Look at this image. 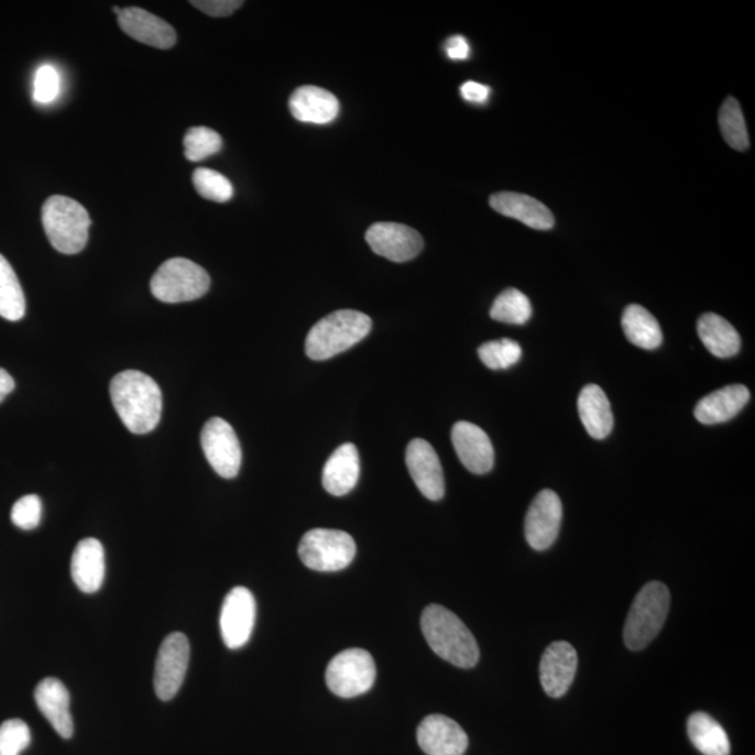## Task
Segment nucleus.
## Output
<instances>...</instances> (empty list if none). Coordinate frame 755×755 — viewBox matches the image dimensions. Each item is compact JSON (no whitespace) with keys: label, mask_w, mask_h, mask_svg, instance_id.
<instances>
[{"label":"nucleus","mask_w":755,"mask_h":755,"mask_svg":"<svg viewBox=\"0 0 755 755\" xmlns=\"http://www.w3.org/2000/svg\"><path fill=\"white\" fill-rule=\"evenodd\" d=\"M288 107L297 121L315 125L335 121L340 110L338 98L317 86L298 87L289 97Z\"/></svg>","instance_id":"412c9836"},{"label":"nucleus","mask_w":755,"mask_h":755,"mask_svg":"<svg viewBox=\"0 0 755 755\" xmlns=\"http://www.w3.org/2000/svg\"><path fill=\"white\" fill-rule=\"evenodd\" d=\"M562 504L552 490H543L530 504L525 518V537L532 548L545 551L560 534Z\"/></svg>","instance_id":"f8f14e48"},{"label":"nucleus","mask_w":755,"mask_h":755,"mask_svg":"<svg viewBox=\"0 0 755 755\" xmlns=\"http://www.w3.org/2000/svg\"><path fill=\"white\" fill-rule=\"evenodd\" d=\"M371 318L354 309H340L320 319L305 340L309 359L322 361L343 353L369 336Z\"/></svg>","instance_id":"7ed1b4c3"},{"label":"nucleus","mask_w":755,"mask_h":755,"mask_svg":"<svg viewBox=\"0 0 755 755\" xmlns=\"http://www.w3.org/2000/svg\"><path fill=\"white\" fill-rule=\"evenodd\" d=\"M445 51H447L448 58L452 61H467L470 56V45L462 35H455V37L449 39L445 44Z\"/></svg>","instance_id":"ea45409f"},{"label":"nucleus","mask_w":755,"mask_h":755,"mask_svg":"<svg viewBox=\"0 0 755 755\" xmlns=\"http://www.w3.org/2000/svg\"><path fill=\"white\" fill-rule=\"evenodd\" d=\"M355 552L353 537L333 529L309 530L298 546V556L304 566L320 572L344 570L353 562Z\"/></svg>","instance_id":"0eeeda50"},{"label":"nucleus","mask_w":755,"mask_h":755,"mask_svg":"<svg viewBox=\"0 0 755 755\" xmlns=\"http://www.w3.org/2000/svg\"><path fill=\"white\" fill-rule=\"evenodd\" d=\"M532 304L524 293L516 288H508L495 298L491 307V318L499 322L524 325L530 319Z\"/></svg>","instance_id":"c756f323"},{"label":"nucleus","mask_w":755,"mask_h":755,"mask_svg":"<svg viewBox=\"0 0 755 755\" xmlns=\"http://www.w3.org/2000/svg\"><path fill=\"white\" fill-rule=\"evenodd\" d=\"M110 395L117 415L133 434L152 433L163 412L157 382L141 371H123L112 378Z\"/></svg>","instance_id":"f257e3e1"},{"label":"nucleus","mask_w":755,"mask_h":755,"mask_svg":"<svg viewBox=\"0 0 755 755\" xmlns=\"http://www.w3.org/2000/svg\"><path fill=\"white\" fill-rule=\"evenodd\" d=\"M490 92V87L475 81L463 83L462 87H460V95H462L464 100L474 102V105H484L489 100Z\"/></svg>","instance_id":"58836bf2"},{"label":"nucleus","mask_w":755,"mask_h":755,"mask_svg":"<svg viewBox=\"0 0 755 755\" xmlns=\"http://www.w3.org/2000/svg\"><path fill=\"white\" fill-rule=\"evenodd\" d=\"M360 457L353 444L341 445L325 464L322 483L329 494H349L359 483Z\"/></svg>","instance_id":"b1692460"},{"label":"nucleus","mask_w":755,"mask_h":755,"mask_svg":"<svg viewBox=\"0 0 755 755\" xmlns=\"http://www.w3.org/2000/svg\"><path fill=\"white\" fill-rule=\"evenodd\" d=\"M490 206L500 215L524 222L534 230H551L555 227V216L541 201L532 196L500 193L491 196Z\"/></svg>","instance_id":"4be33fe9"},{"label":"nucleus","mask_w":755,"mask_h":755,"mask_svg":"<svg viewBox=\"0 0 755 755\" xmlns=\"http://www.w3.org/2000/svg\"><path fill=\"white\" fill-rule=\"evenodd\" d=\"M39 710L55 729L61 737L74 736V718L70 713V696L64 682L56 679H44L34 692Z\"/></svg>","instance_id":"6ab92c4d"},{"label":"nucleus","mask_w":755,"mask_h":755,"mask_svg":"<svg viewBox=\"0 0 755 755\" xmlns=\"http://www.w3.org/2000/svg\"><path fill=\"white\" fill-rule=\"evenodd\" d=\"M622 325L625 338L637 348L655 350L664 341L658 320L641 305H628L624 309Z\"/></svg>","instance_id":"cd10ccee"},{"label":"nucleus","mask_w":755,"mask_h":755,"mask_svg":"<svg viewBox=\"0 0 755 755\" xmlns=\"http://www.w3.org/2000/svg\"><path fill=\"white\" fill-rule=\"evenodd\" d=\"M209 288L208 272L185 258L164 262L150 282L153 296L167 304L195 302L204 297Z\"/></svg>","instance_id":"423d86ee"},{"label":"nucleus","mask_w":755,"mask_h":755,"mask_svg":"<svg viewBox=\"0 0 755 755\" xmlns=\"http://www.w3.org/2000/svg\"><path fill=\"white\" fill-rule=\"evenodd\" d=\"M669 609V589L660 582L646 583L635 598L625 622L624 643L627 648L643 650L658 637Z\"/></svg>","instance_id":"39448f33"},{"label":"nucleus","mask_w":755,"mask_h":755,"mask_svg":"<svg viewBox=\"0 0 755 755\" xmlns=\"http://www.w3.org/2000/svg\"><path fill=\"white\" fill-rule=\"evenodd\" d=\"M422 631L439 658L460 669H472L480 659L478 641L451 610L431 604L422 615Z\"/></svg>","instance_id":"f03ea898"},{"label":"nucleus","mask_w":755,"mask_h":755,"mask_svg":"<svg viewBox=\"0 0 755 755\" xmlns=\"http://www.w3.org/2000/svg\"><path fill=\"white\" fill-rule=\"evenodd\" d=\"M118 23L129 37L153 48L169 50L177 44V33L173 25L149 13L147 10L133 7L122 9L118 15Z\"/></svg>","instance_id":"a211bd4d"},{"label":"nucleus","mask_w":755,"mask_h":755,"mask_svg":"<svg viewBox=\"0 0 755 755\" xmlns=\"http://www.w3.org/2000/svg\"><path fill=\"white\" fill-rule=\"evenodd\" d=\"M25 314V297L18 274L7 258L0 255V317L20 320Z\"/></svg>","instance_id":"c85d7f7f"},{"label":"nucleus","mask_w":755,"mask_h":755,"mask_svg":"<svg viewBox=\"0 0 755 755\" xmlns=\"http://www.w3.org/2000/svg\"><path fill=\"white\" fill-rule=\"evenodd\" d=\"M201 448L215 472L225 479H234L240 472L242 451L234 428L222 418H210L200 434Z\"/></svg>","instance_id":"1a4fd4ad"},{"label":"nucleus","mask_w":755,"mask_h":755,"mask_svg":"<svg viewBox=\"0 0 755 755\" xmlns=\"http://www.w3.org/2000/svg\"><path fill=\"white\" fill-rule=\"evenodd\" d=\"M190 656L189 641L180 633L169 634L160 646L154 690L162 701L173 700L178 694L188 670Z\"/></svg>","instance_id":"9d476101"},{"label":"nucleus","mask_w":755,"mask_h":755,"mask_svg":"<svg viewBox=\"0 0 755 755\" xmlns=\"http://www.w3.org/2000/svg\"><path fill=\"white\" fill-rule=\"evenodd\" d=\"M43 504L40 496L31 494L15 501L12 508L13 524L23 530H33L40 525Z\"/></svg>","instance_id":"e433bc0d"},{"label":"nucleus","mask_w":755,"mask_h":755,"mask_svg":"<svg viewBox=\"0 0 755 755\" xmlns=\"http://www.w3.org/2000/svg\"><path fill=\"white\" fill-rule=\"evenodd\" d=\"M61 92V77L53 65L39 67L34 79V100L40 105H51Z\"/></svg>","instance_id":"c9c22d12"},{"label":"nucleus","mask_w":755,"mask_h":755,"mask_svg":"<svg viewBox=\"0 0 755 755\" xmlns=\"http://www.w3.org/2000/svg\"><path fill=\"white\" fill-rule=\"evenodd\" d=\"M184 147L185 157L189 162L198 163L219 153L222 147V139L214 129L190 128L185 134Z\"/></svg>","instance_id":"2f4dec72"},{"label":"nucleus","mask_w":755,"mask_h":755,"mask_svg":"<svg viewBox=\"0 0 755 755\" xmlns=\"http://www.w3.org/2000/svg\"><path fill=\"white\" fill-rule=\"evenodd\" d=\"M689 737L698 752L703 755H731L727 733L705 712H696L687 722Z\"/></svg>","instance_id":"bb28decb"},{"label":"nucleus","mask_w":755,"mask_h":755,"mask_svg":"<svg viewBox=\"0 0 755 755\" xmlns=\"http://www.w3.org/2000/svg\"><path fill=\"white\" fill-rule=\"evenodd\" d=\"M719 127L725 142L734 150L744 152L748 149V133L741 105L729 97L719 112Z\"/></svg>","instance_id":"7c9ffc66"},{"label":"nucleus","mask_w":755,"mask_h":755,"mask_svg":"<svg viewBox=\"0 0 755 755\" xmlns=\"http://www.w3.org/2000/svg\"><path fill=\"white\" fill-rule=\"evenodd\" d=\"M256 620V603L250 589H231L220 613L221 638L227 648L238 649L250 641Z\"/></svg>","instance_id":"9b49d317"},{"label":"nucleus","mask_w":755,"mask_h":755,"mask_svg":"<svg viewBox=\"0 0 755 755\" xmlns=\"http://www.w3.org/2000/svg\"><path fill=\"white\" fill-rule=\"evenodd\" d=\"M31 732L28 723L10 719L0 725V755H20L30 746Z\"/></svg>","instance_id":"f704fd0d"},{"label":"nucleus","mask_w":755,"mask_h":755,"mask_svg":"<svg viewBox=\"0 0 755 755\" xmlns=\"http://www.w3.org/2000/svg\"><path fill=\"white\" fill-rule=\"evenodd\" d=\"M578 667V654L571 644L558 641L547 646L540 660V681L546 694L560 698L572 686Z\"/></svg>","instance_id":"dca6fc26"},{"label":"nucleus","mask_w":755,"mask_h":755,"mask_svg":"<svg viewBox=\"0 0 755 755\" xmlns=\"http://www.w3.org/2000/svg\"><path fill=\"white\" fill-rule=\"evenodd\" d=\"M748 401L749 391L746 386L729 385L702 397L696 406L694 415L698 422L707 426L726 423L736 417Z\"/></svg>","instance_id":"5701e85b"},{"label":"nucleus","mask_w":755,"mask_h":755,"mask_svg":"<svg viewBox=\"0 0 755 755\" xmlns=\"http://www.w3.org/2000/svg\"><path fill=\"white\" fill-rule=\"evenodd\" d=\"M112 12L116 13L117 15L121 14L122 9L121 8H112Z\"/></svg>","instance_id":"79ce46f5"},{"label":"nucleus","mask_w":755,"mask_h":755,"mask_svg":"<svg viewBox=\"0 0 755 755\" xmlns=\"http://www.w3.org/2000/svg\"><path fill=\"white\" fill-rule=\"evenodd\" d=\"M479 357L490 370H506L518 363L522 349L519 343L511 339L488 341L480 346Z\"/></svg>","instance_id":"473e14b6"},{"label":"nucleus","mask_w":755,"mask_h":755,"mask_svg":"<svg viewBox=\"0 0 755 755\" xmlns=\"http://www.w3.org/2000/svg\"><path fill=\"white\" fill-rule=\"evenodd\" d=\"M578 413L589 436L604 439L613 430L614 417L606 393L598 385H587L579 393Z\"/></svg>","instance_id":"393cba45"},{"label":"nucleus","mask_w":755,"mask_h":755,"mask_svg":"<svg viewBox=\"0 0 755 755\" xmlns=\"http://www.w3.org/2000/svg\"><path fill=\"white\" fill-rule=\"evenodd\" d=\"M417 742L427 755H463L469 746L467 732L453 719L438 713L420 723Z\"/></svg>","instance_id":"2eb2a0df"},{"label":"nucleus","mask_w":755,"mask_h":755,"mask_svg":"<svg viewBox=\"0 0 755 755\" xmlns=\"http://www.w3.org/2000/svg\"><path fill=\"white\" fill-rule=\"evenodd\" d=\"M70 573L81 592L100 591L106 578V552L100 540L89 537L76 546L72 556Z\"/></svg>","instance_id":"aec40b11"},{"label":"nucleus","mask_w":755,"mask_h":755,"mask_svg":"<svg viewBox=\"0 0 755 755\" xmlns=\"http://www.w3.org/2000/svg\"><path fill=\"white\" fill-rule=\"evenodd\" d=\"M452 444L463 467L474 474L489 473L494 467V448L488 434L475 424L459 422L452 428Z\"/></svg>","instance_id":"f3484780"},{"label":"nucleus","mask_w":755,"mask_h":755,"mask_svg":"<svg viewBox=\"0 0 755 755\" xmlns=\"http://www.w3.org/2000/svg\"><path fill=\"white\" fill-rule=\"evenodd\" d=\"M697 329L702 344L719 359H729L741 350L742 340L737 330L716 314L702 315L698 320Z\"/></svg>","instance_id":"a878e982"},{"label":"nucleus","mask_w":755,"mask_h":755,"mask_svg":"<svg viewBox=\"0 0 755 755\" xmlns=\"http://www.w3.org/2000/svg\"><path fill=\"white\" fill-rule=\"evenodd\" d=\"M365 240L376 255L397 263L415 260L424 247L422 236L400 222H376L366 231Z\"/></svg>","instance_id":"ddd939ff"},{"label":"nucleus","mask_w":755,"mask_h":755,"mask_svg":"<svg viewBox=\"0 0 755 755\" xmlns=\"http://www.w3.org/2000/svg\"><path fill=\"white\" fill-rule=\"evenodd\" d=\"M375 677L374 659L370 652L360 648L341 652L326 669V685L341 698L359 697L370 691Z\"/></svg>","instance_id":"6e6552de"},{"label":"nucleus","mask_w":755,"mask_h":755,"mask_svg":"<svg viewBox=\"0 0 755 755\" xmlns=\"http://www.w3.org/2000/svg\"><path fill=\"white\" fill-rule=\"evenodd\" d=\"M14 390L13 378L10 376L8 371L0 369V403L7 400L10 392Z\"/></svg>","instance_id":"a19ab883"},{"label":"nucleus","mask_w":755,"mask_h":755,"mask_svg":"<svg viewBox=\"0 0 755 755\" xmlns=\"http://www.w3.org/2000/svg\"><path fill=\"white\" fill-rule=\"evenodd\" d=\"M193 180L196 193L201 198L217 201V204L229 201L232 198V194H234L230 180L215 169H195Z\"/></svg>","instance_id":"72a5a7b5"},{"label":"nucleus","mask_w":755,"mask_h":755,"mask_svg":"<svg viewBox=\"0 0 755 755\" xmlns=\"http://www.w3.org/2000/svg\"><path fill=\"white\" fill-rule=\"evenodd\" d=\"M43 226L51 245L65 255L85 250L91 220L79 201L54 195L43 206Z\"/></svg>","instance_id":"20e7f679"},{"label":"nucleus","mask_w":755,"mask_h":755,"mask_svg":"<svg viewBox=\"0 0 755 755\" xmlns=\"http://www.w3.org/2000/svg\"><path fill=\"white\" fill-rule=\"evenodd\" d=\"M190 4L211 15V18H227L240 9L244 2H240V0H198V2H190Z\"/></svg>","instance_id":"4c0bfd02"},{"label":"nucleus","mask_w":755,"mask_h":755,"mask_svg":"<svg viewBox=\"0 0 755 755\" xmlns=\"http://www.w3.org/2000/svg\"><path fill=\"white\" fill-rule=\"evenodd\" d=\"M406 464L413 482L426 499L442 500L445 479L441 460L424 439H413L406 451Z\"/></svg>","instance_id":"4468645a"}]
</instances>
